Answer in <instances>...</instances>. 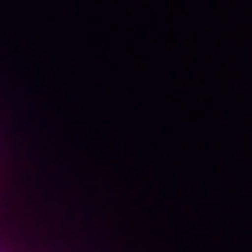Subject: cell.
<instances>
[{
	"label": "cell",
	"mask_w": 252,
	"mask_h": 252,
	"mask_svg": "<svg viewBox=\"0 0 252 252\" xmlns=\"http://www.w3.org/2000/svg\"><path fill=\"white\" fill-rule=\"evenodd\" d=\"M0 252H9V248H4V244H0Z\"/></svg>",
	"instance_id": "cell-1"
}]
</instances>
